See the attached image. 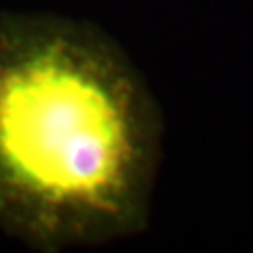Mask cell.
<instances>
[{
  "label": "cell",
  "mask_w": 253,
  "mask_h": 253,
  "mask_svg": "<svg viewBox=\"0 0 253 253\" xmlns=\"http://www.w3.org/2000/svg\"><path fill=\"white\" fill-rule=\"evenodd\" d=\"M163 118L125 49L93 23L0 13V228L36 251L148 228Z\"/></svg>",
  "instance_id": "cell-1"
}]
</instances>
